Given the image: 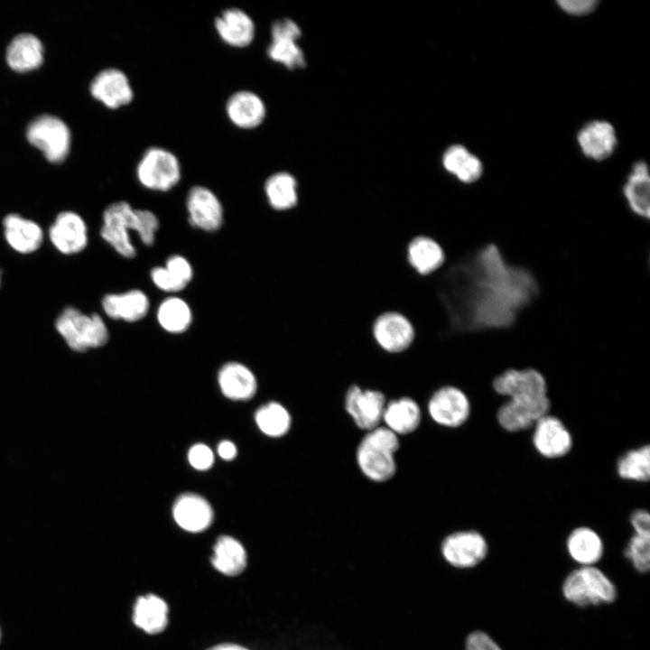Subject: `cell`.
Instances as JSON below:
<instances>
[{"label":"cell","instance_id":"26","mask_svg":"<svg viewBox=\"0 0 650 650\" xmlns=\"http://www.w3.org/2000/svg\"><path fill=\"white\" fill-rule=\"evenodd\" d=\"M623 195L629 209L638 218L650 216V179L647 164L636 162L623 186Z\"/></svg>","mask_w":650,"mask_h":650},{"label":"cell","instance_id":"16","mask_svg":"<svg viewBox=\"0 0 650 650\" xmlns=\"http://www.w3.org/2000/svg\"><path fill=\"white\" fill-rule=\"evenodd\" d=\"M186 207L190 223L201 230H218L224 218L223 207L217 195L209 188L196 185L188 192Z\"/></svg>","mask_w":650,"mask_h":650},{"label":"cell","instance_id":"48","mask_svg":"<svg viewBox=\"0 0 650 650\" xmlns=\"http://www.w3.org/2000/svg\"><path fill=\"white\" fill-rule=\"evenodd\" d=\"M3 283H4V271H3V269L0 267V288H2Z\"/></svg>","mask_w":650,"mask_h":650},{"label":"cell","instance_id":"38","mask_svg":"<svg viewBox=\"0 0 650 650\" xmlns=\"http://www.w3.org/2000/svg\"><path fill=\"white\" fill-rule=\"evenodd\" d=\"M625 556L639 572H647L650 567V536L634 534L624 551Z\"/></svg>","mask_w":650,"mask_h":650},{"label":"cell","instance_id":"47","mask_svg":"<svg viewBox=\"0 0 650 650\" xmlns=\"http://www.w3.org/2000/svg\"><path fill=\"white\" fill-rule=\"evenodd\" d=\"M209 650H248L241 645L234 644H222L216 645Z\"/></svg>","mask_w":650,"mask_h":650},{"label":"cell","instance_id":"13","mask_svg":"<svg viewBox=\"0 0 650 650\" xmlns=\"http://www.w3.org/2000/svg\"><path fill=\"white\" fill-rule=\"evenodd\" d=\"M371 332L378 348L391 355L404 353L414 339L412 322L404 314L395 311L379 314L372 324Z\"/></svg>","mask_w":650,"mask_h":650},{"label":"cell","instance_id":"31","mask_svg":"<svg viewBox=\"0 0 650 650\" xmlns=\"http://www.w3.org/2000/svg\"><path fill=\"white\" fill-rule=\"evenodd\" d=\"M267 201L273 209L285 211L298 204V184L289 172H279L269 176L264 185Z\"/></svg>","mask_w":650,"mask_h":650},{"label":"cell","instance_id":"9","mask_svg":"<svg viewBox=\"0 0 650 650\" xmlns=\"http://www.w3.org/2000/svg\"><path fill=\"white\" fill-rule=\"evenodd\" d=\"M26 136L51 162H62L70 152V129L54 116L42 115L35 118L29 125Z\"/></svg>","mask_w":650,"mask_h":650},{"label":"cell","instance_id":"22","mask_svg":"<svg viewBox=\"0 0 650 650\" xmlns=\"http://www.w3.org/2000/svg\"><path fill=\"white\" fill-rule=\"evenodd\" d=\"M577 140L583 154L595 161L608 158L618 144L614 126L602 120L585 124L577 135Z\"/></svg>","mask_w":650,"mask_h":650},{"label":"cell","instance_id":"32","mask_svg":"<svg viewBox=\"0 0 650 650\" xmlns=\"http://www.w3.org/2000/svg\"><path fill=\"white\" fill-rule=\"evenodd\" d=\"M168 607L159 597L149 594L137 599L134 608V623L148 634H158L167 625Z\"/></svg>","mask_w":650,"mask_h":650},{"label":"cell","instance_id":"12","mask_svg":"<svg viewBox=\"0 0 650 650\" xmlns=\"http://www.w3.org/2000/svg\"><path fill=\"white\" fill-rule=\"evenodd\" d=\"M441 551L445 561L460 569L471 568L487 556L488 544L476 530H461L448 534L441 542Z\"/></svg>","mask_w":650,"mask_h":650},{"label":"cell","instance_id":"8","mask_svg":"<svg viewBox=\"0 0 650 650\" xmlns=\"http://www.w3.org/2000/svg\"><path fill=\"white\" fill-rule=\"evenodd\" d=\"M496 394L506 399L538 402L550 398L546 378L533 367L507 368L492 380Z\"/></svg>","mask_w":650,"mask_h":650},{"label":"cell","instance_id":"3","mask_svg":"<svg viewBox=\"0 0 650 650\" xmlns=\"http://www.w3.org/2000/svg\"><path fill=\"white\" fill-rule=\"evenodd\" d=\"M53 328L66 347L78 354L102 348L109 340L102 315L86 312L75 305H66L58 312Z\"/></svg>","mask_w":650,"mask_h":650},{"label":"cell","instance_id":"24","mask_svg":"<svg viewBox=\"0 0 650 650\" xmlns=\"http://www.w3.org/2000/svg\"><path fill=\"white\" fill-rule=\"evenodd\" d=\"M406 260L416 274L429 276L444 266L447 256L435 239L427 236H417L413 237L406 246Z\"/></svg>","mask_w":650,"mask_h":650},{"label":"cell","instance_id":"7","mask_svg":"<svg viewBox=\"0 0 650 650\" xmlns=\"http://www.w3.org/2000/svg\"><path fill=\"white\" fill-rule=\"evenodd\" d=\"M46 241L63 256L84 252L89 244V228L85 218L71 209L56 214L45 228Z\"/></svg>","mask_w":650,"mask_h":650},{"label":"cell","instance_id":"27","mask_svg":"<svg viewBox=\"0 0 650 650\" xmlns=\"http://www.w3.org/2000/svg\"><path fill=\"white\" fill-rule=\"evenodd\" d=\"M6 60L17 72H27L39 68L43 62V46L33 34L21 33L9 43Z\"/></svg>","mask_w":650,"mask_h":650},{"label":"cell","instance_id":"1","mask_svg":"<svg viewBox=\"0 0 650 650\" xmlns=\"http://www.w3.org/2000/svg\"><path fill=\"white\" fill-rule=\"evenodd\" d=\"M437 273L434 290L451 333L508 329L539 295L534 274L492 243Z\"/></svg>","mask_w":650,"mask_h":650},{"label":"cell","instance_id":"18","mask_svg":"<svg viewBox=\"0 0 650 650\" xmlns=\"http://www.w3.org/2000/svg\"><path fill=\"white\" fill-rule=\"evenodd\" d=\"M90 93L107 107L113 109L129 104L134 98L129 79L116 68L98 72L90 83Z\"/></svg>","mask_w":650,"mask_h":650},{"label":"cell","instance_id":"20","mask_svg":"<svg viewBox=\"0 0 650 650\" xmlns=\"http://www.w3.org/2000/svg\"><path fill=\"white\" fill-rule=\"evenodd\" d=\"M225 111L229 121L241 129L259 126L265 118L266 107L256 93L242 89L227 99Z\"/></svg>","mask_w":650,"mask_h":650},{"label":"cell","instance_id":"23","mask_svg":"<svg viewBox=\"0 0 650 650\" xmlns=\"http://www.w3.org/2000/svg\"><path fill=\"white\" fill-rule=\"evenodd\" d=\"M172 515L181 528L190 533L204 531L213 521L210 504L194 493H184L177 497L172 506Z\"/></svg>","mask_w":650,"mask_h":650},{"label":"cell","instance_id":"41","mask_svg":"<svg viewBox=\"0 0 650 650\" xmlns=\"http://www.w3.org/2000/svg\"><path fill=\"white\" fill-rule=\"evenodd\" d=\"M188 460L195 469L207 470L214 462V454L207 445L197 443L190 449Z\"/></svg>","mask_w":650,"mask_h":650},{"label":"cell","instance_id":"2","mask_svg":"<svg viewBox=\"0 0 650 650\" xmlns=\"http://www.w3.org/2000/svg\"><path fill=\"white\" fill-rule=\"evenodd\" d=\"M158 228L159 220L153 212L134 209L128 202L121 200L104 209L99 235L116 253L125 258H133L136 249L131 232L138 234L143 244L152 246Z\"/></svg>","mask_w":650,"mask_h":650},{"label":"cell","instance_id":"35","mask_svg":"<svg viewBox=\"0 0 650 650\" xmlns=\"http://www.w3.org/2000/svg\"><path fill=\"white\" fill-rule=\"evenodd\" d=\"M160 326L170 333H182L192 320L189 304L181 298L172 296L163 300L156 313Z\"/></svg>","mask_w":650,"mask_h":650},{"label":"cell","instance_id":"28","mask_svg":"<svg viewBox=\"0 0 650 650\" xmlns=\"http://www.w3.org/2000/svg\"><path fill=\"white\" fill-rule=\"evenodd\" d=\"M421 420L418 404L406 396L386 403L382 418L385 427L397 436L413 432Z\"/></svg>","mask_w":650,"mask_h":650},{"label":"cell","instance_id":"10","mask_svg":"<svg viewBox=\"0 0 650 650\" xmlns=\"http://www.w3.org/2000/svg\"><path fill=\"white\" fill-rule=\"evenodd\" d=\"M1 228L6 246L21 255L37 253L46 241L42 225L17 212L6 214L1 221Z\"/></svg>","mask_w":650,"mask_h":650},{"label":"cell","instance_id":"14","mask_svg":"<svg viewBox=\"0 0 650 650\" xmlns=\"http://www.w3.org/2000/svg\"><path fill=\"white\" fill-rule=\"evenodd\" d=\"M428 413L437 424L458 428L469 420L471 404L462 389L455 385H443L432 395L428 402Z\"/></svg>","mask_w":650,"mask_h":650},{"label":"cell","instance_id":"40","mask_svg":"<svg viewBox=\"0 0 650 650\" xmlns=\"http://www.w3.org/2000/svg\"><path fill=\"white\" fill-rule=\"evenodd\" d=\"M151 278L154 285L166 292H176L187 285L176 279L164 266H156L151 271Z\"/></svg>","mask_w":650,"mask_h":650},{"label":"cell","instance_id":"36","mask_svg":"<svg viewBox=\"0 0 650 650\" xmlns=\"http://www.w3.org/2000/svg\"><path fill=\"white\" fill-rule=\"evenodd\" d=\"M255 420L260 431L273 438L286 434L292 422L287 409L276 402H270L261 406L255 414Z\"/></svg>","mask_w":650,"mask_h":650},{"label":"cell","instance_id":"29","mask_svg":"<svg viewBox=\"0 0 650 650\" xmlns=\"http://www.w3.org/2000/svg\"><path fill=\"white\" fill-rule=\"evenodd\" d=\"M566 548L569 555L582 566L595 564L604 552L600 535L589 526L574 528L566 539Z\"/></svg>","mask_w":650,"mask_h":650},{"label":"cell","instance_id":"11","mask_svg":"<svg viewBox=\"0 0 650 650\" xmlns=\"http://www.w3.org/2000/svg\"><path fill=\"white\" fill-rule=\"evenodd\" d=\"M532 444L535 451L547 460L563 458L573 447V437L563 422L550 413L542 416L532 427Z\"/></svg>","mask_w":650,"mask_h":650},{"label":"cell","instance_id":"30","mask_svg":"<svg viewBox=\"0 0 650 650\" xmlns=\"http://www.w3.org/2000/svg\"><path fill=\"white\" fill-rule=\"evenodd\" d=\"M442 164L448 172L466 184L477 181L483 173L481 161L460 144L451 145L445 151Z\"/></svg>","mask_w":650,"mask_h":650},{"label":"cell","instance_id":"45","mask_svg":"<svg viewBox=\"0 0 650 650\" xmlns=\"http://www.w3.org/2000/svg\"><path fill=\"white\" fill-rule=\"evenodd\" d=\"M629 522L634 534L650 536V515L646 509L636 508L629 515Z\"/></svg>","mask_w":650,"mask_h":650},{"label":"cell","instance_id":"5","mask_svg":"<svg viewBox=\"0 0 650 650\" xmlns=\"http://www.w3.org/2000/svg\"><path fill=\"white\" fill-rule=\"evenodd\" d=\"M562 593L568 601L579 607L608 604L617 598L614 583L593 565L571 571L563 581Z\"/></svg>","mask_w":650,"mask_h":650},{"label":"cell","instance_id":"19","mask_svg":"<svg viewBox=\"0 0 650 650\" xmlns=\"http://www.w3.org/2000/svg\"><path fill=\"white\" fill-rule=\"evenodd\" d=\"M214 26L222 42L235 48L250 45L255 35V25L252 17L238 7L223 10L215 18Z\"/></svg>","mask_w":650,"mask_h":650},{"label":"cell","instance_id":"25","mask_svg":"<svg viewBox=\"0 0 650 650\" xmlns=\"http://www.w3.org/2000/svg\"><path fill=\"white\" fill-rule=\"evenodd\" d=\"M218 381L222 394L235 401L252 398L257 389L254 373L238 362H228L219 370Z\"/></svg>","mask_w":650,"mask_h":650},{"label":"cell","instance_id":"42","mask_svg":"<svg viewBox=\"0 0 650 650\" xmlns=\"http://www.w3.org/2000/svg\"><path fill=\"white\" fill-rule=\"evenodd\" d=\"M164 267L179 281L188 285L193 276V270L190 262L183 256L175 255L170 256Z\"/></svg>","mask_w":650,"mask_h":650},{"label":"cell","instance_id":"39","mask_svg":"<svg viewBox=\"0 0 650 650\" xmlns=\"http://www.w3.org/2000/svg\"><path fill=\"white\" fill-rule=\"evenodd\" d=\"M301 35L298 24L288 18L277 20L271 26V41L297 42Z\"/></svg>","mask_w":650,"mask_h":650},{"label":"cell","instance_id":"15","mask_svg":"<svg viewBox=\"0 0 650 650\" xmlns=\"http://www.w3.org/2000/svg\"><path fill=\"white\" fill-rule=\"evenodd\" d=\"M385 404L382 392L363 389L357 385H350L345 395L347 413L359 429L367 432L379 426Z\"/></svg>","mask_w":650,"mask_h":650},{"label":"cell","instance_id":"46","mask_svg":"<svg viewBox=\"0 0 650 650\" xmlns=\"http://www.w3.org/2000/svg\"><path fill=\"white\" fill-rule=\"evenodd\" d=\"M237 447L230 441H222L218 446V453L225 460H231L237 456Z\"/></svg>","mask_w":650,"mask_h":650},{"label":"cell","instance_id":"17","mask_svg":"<svg viewBox=\"0 0 650 650\" xmlns=\"http://www.w3.org/2000/svg\"><path fill=\"white\" fill-rule=\"evenodd\" d=\"M550 398L538 402L506 399L497 409L496 419L506 432L515 433L532 429L543 415L550 413Z\"/></svg>","mask_w":650,"mask_h":650},{"label":"cell","instance_id":"44","mask_svg":"<svg viewBox=\"0 0 650 650\" xmlns=\"http://www.w3.org/2000/svg\"><path fill=\"white\" fill-rule=\"evenodd\" d=\"M558 5L572 15H584L591 13L599 5L596 0H561Z\"/></svg>","mask_w":650,"mask_h":650},{"label":"cell","instance_id":"33","mask_svg":"<svg viewBox=\"0 0 650 650\" xmlns=\"http://www.w3.org/2000/svg\"><path fill=\"white\" fill-rule=\"evenodd\" d=\"M211 562L220 572L228 576L239 574L246 567V553L243 545L228 535L220 536L213 548Z\"/></svg>","mask_w":650,"mask_h":650},{"label":"cell","instance_id":"6","mask_svg":"<svg viewBox=\"0 0 650 650\" xmlns=\"http://www.w3.org/2000/svg\"><path fill=\"white\" fill-rule=\"evenodd\" d=\"M181 176V162L171 151L161 146L147 148L136 165L139 183L151 190L168 191Z\"/></svg>","mask_w":650,"mask_h":650},{"label":"cell","instance_id":"4","mask_svg":"<svg viewBox=\"0 0 650 650\" xmlns=\"http://www.w3.org/2000/svg\"><path fill=\"white\" fill-rule=\"evenodd\" d=\"M399 447L398 436L385 426L368 431L357 449L359 469L372 481L389 480L396 472L395 454Z\"/></svg>","mask_w":650,"mask_h":650},{"label":"cell","instance_id":"43","mask_svg":"<svg viewBox=\"0 0 650 650\" xmlns=\"http://www.w3.org/2000/svg\"><path fill=\"white\" fill-rule=\"evenodd\" d=\"M465 650H502L501 647L485 632L473 631L465 641Z\"/></svg>","mask_w":650,"mask_h":650},{"label":"cell","instance_id":"34","mask_svg":"<svg viewBox=\"0 0 650 650\" xmlns=\"http://www.w3.org/2000/svg\"><path fill=\"white\" fill-rule=\"evenodd\" d=\"M616 472L627 481L647 482L650 478V446L641 445L622 453L617 460Z\"/></svg>","mask_w":650,"mask_h":650},{"label":"cell","instance_id":"37","mask_svg":"<svg viewBox=\"0 0 650 650\" xmlns=\"http://www.w3.org/2000/svg\"><path fill=\"white\" fill-rule=\"evenodd\" d=\"M266 52L271 60L290 70L302 68L305 65L303 51L297 42L271 41Z\"/></svg>","mask_w":650,"mask_h":650},{"label":"cell","instance_id":"21","mask_svg":"<svg viewBox=\"0 0 650 650\" xmlns=\"http://www.w3.org/2000/svg\"><path fill=\"white\" fill-rule=\"evenodd\" d=\"M149 306L147 295L137 289L109 292L101 299V309L107 318L125 322H135L144 318Z\"/></svg>","mask_w":650,"mask_h":650}]
</instances>
